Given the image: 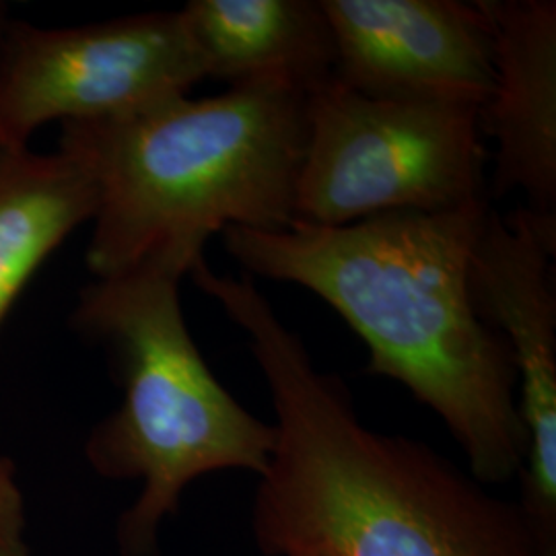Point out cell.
Listing matches in <instances>:
<instances>
[{
	"label": "cell",
	"mask_w": 556,
	"mask_h": 556,
	"mask_svg": "<svg viewBox=\"0 0 556 556\" xmlns=\"http://www.w3.org/2000/svg\"><path fill=\"white\" fill-rule=\"evenodd\" d=\"M556 215L528 206L489 213L470 260L480 318L498 332L516 367L526 431L521 497L542 556H556Z\"/></svg>",
	"instance_id": "cell-7"
},
{
	"label": "cell",
	"mask_w": 556,
	"mask_h": 556,
	"mask_svg": "<svg viewBox=\"0 0 556 556\" xmlns=\"http://www.w3.org/2000/svg\"><path fill=\"white\" fill-rule=\"evenodd\" d=\"M179 282L160 266L96 278L73 314L80 334L110 353L122 383L118 408L85 447L100 477L140 480L116 530L122 556H157L161 526L194 480L227 470L262 477L275 450V425L252 415L200 355Z\"/></svg>",
	"instance_id": "cell-4"
},
{
	"label": "cell",
	"mask_w": 556,
	"mask_h": 556,
	"mask_svg": "<svg viewBox=\"0 0 556 556\" xmlns=\"http://www.w3.org/2000/svg\"><path fill=\"white\" fill-rule=\"evenodd\" d=\"M206 79L273 80L312 96L337 73L319 0H190L179 9Z\"/></svg>",
	"instance_id": "cell-10"
},
{
	"label": "cell",
	"mask_w": 556,
	"mask_h": 556,
	"mask_svg": "<svg viewBox=\"0 0 556 556\" xmlns=\"http://www.w3.org/2000/svg\"><path fill=\"white\" fill-rule=\"evenodd\" d=\"M0 556H29L23 538L11 536L9 532L0 530Z\"/></svg>",
	"instance_id": "cell-13"
},
{
	"label": "cell",
	"mask_w": 556,
	"mask_h": 556,
	"mask_svg": "<svg viewBox=\"0 0 556 556\" xmlns=\"http://www.w3.org/2000/svg\"><path fill=\"white\" fill-rule=\"evenodd\" d=\"M334 79L374 100L480 108L493 89L484 0H319Z\"/></svg>",
	"instance_id": "cell-8"
},
{
	"label": "cell",
	"mask_w": 556,
	"mask_h": 556,
	"mask_svg": "<svg viewBox=\"0 0 556 556\" xmlns=\"http://www.w3.org/2000/svg\"><path fill=\"white\" fill-rule=\"evenodd\" d=\"M493 25V89L478 108L482 139L495 140L493 194L526 197L556 215V2L484 0Z\"/></svg>",
	"instance_id": "cell-9"
},
{
	"label": "cell",
	"mask_w": 556,
	"mask_h": 556,
	"mask_svg": "<svg viewBox=\"0 0 556 556\" xmlns=\"http://www.w3.org/2000/svg\"><path fill=\"white\" fill-rule=\"evenodd\" d=\"M206 79L178 11L77 27L9 21L0 46V149L48 122L119 118L188 96Z\"/></svg>",
	"instance_id": "cell-6"
},
{
	"label": "cell",
	"mask_w": 556,
	"mask_h": 556,
	"mask_svg": "<svg viewBox=\"0 0 556 556\" xmlns=\"http://www.w3.org/2000/svg\"><path fill=\"white\" fill-rule=\"evenodd\" d=\"M0 530L11 534H23V507L13 468L0 457Z\"/></svg>",
	"instance_id": "cell-12"
},
{
	"label": "cell",
	"mask_w": 556,
	"mask_h": 556,
	"mask_svg": "<svg viewBox=\"0 0 556 556\" xmlns=\"http://www.w3.org/2000/svg\"><path fill=\"white\" fill-rule=\"evenodd\" d=\"M9 13H7V7L0 2V46L4 40V34H7V27H9Z\"/></svg>",
	"instance_id": "cell-14"
},
{
	"label": "cell",
	"mask_w": 556,
	"mask_h": 556,
	"mask_svg": "<svg viewBox=\"0 0 556 556\" xmlns=\"http://www.w3.org/2000/svg\"><path fill=\"white\" fill-rule=\"evenodd\" d=\"M250 338L275 408V450L252 501L264 556H542L519 501L427 443L369 429L344 381L248 277L190 270Z\"/></svg>",
	"instance_id": "cell-1"
},
{
	"label": "cell",
	"mask_w": 556,
	"mask_h": 556,
	"mask_svg": "<svg viewBox=\"0 0 556 556\" xmlns=\"http://www.w3.org/2000/svg\"><path fill=\"white\" fill-rule=\"evenodd\" d=\"M96 208L93 179L71 155L0 149V326L29 278Z\"/></svg>",
	"instance_id": "cell-11"
},
{
	"label": "cell",
	"mask_w": 556,
	"mask_h": 556,
	"mask_svg": "<svg viewBox=\"0 0 556 556\" xmlns=\"http://www.w3.org/2000/svg\"><path fill=\"white\" fill-rule=\"evenodd\" d=\"M307 96L273 80L179 96L135 114L62 124L59 151L93 179L96 278L160 266L184 278L229 227L295 223Z\"/></svg>",
	"instance_id": "cell-3"
},
{
	"label": "cell",
	"mask_w": 556,
	"mask_h": 556,
	"mask_svg": "<svg viewBox=\"0 0 556 556\" xmlns=\"http://www.w3.org/2000/svg\"><path fill=\"white\" fill-rule=\"evenodd\" d=\"M478 200L443 213H392L340 227H229L239 266L328 303L369 351L367 371L404 386L456 439L486 486L517 480L526 431L503 337L480 318L470 260L491 213Z\"/></svg>",
	"instance_id": "cell-2"
},
{
	"label": "cell",
	"mask_w": 556,
	"mask_h": 556,
	"mask_svg": "<svg viewBox=\"0 0 556 556\" xmlns=\"http://www.w3.org/2000/svg\"><path fill=\"white\" fill-rule=\"evenodd\" d=\"M295 220L340 227L489 200L478 108L374 100L332 79L307 96Z\"/></svg>",
	"instance_id": "cell-5"
}]
</instances>
